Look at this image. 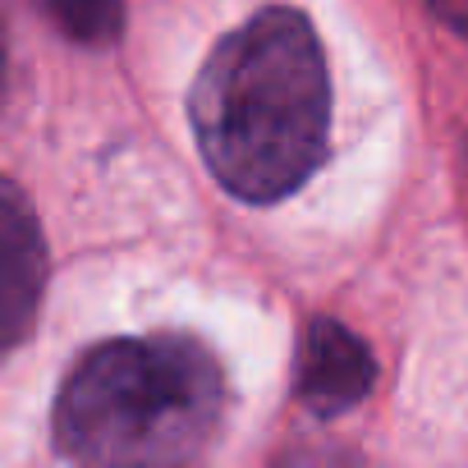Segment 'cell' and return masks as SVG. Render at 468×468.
Returning a JSON list of instances; mask_svg holds the SVG:
<instances>
[{
	"mask_svg": "<svg viewBox=\"0 0 468 468\" xmlns=\"http://www.w3.org/2000/svg\"><path fill=\"white\" fill-rule=\"evenodd\" d=\"M42 10L65 37L83 47H106L124 28V0H42Z\"/></svg>",
	"mask_w": 468,
	"mask_h": 468,
	"instance_id": "cell-5",
	"label": "cell"
},
{
	"mask_svg": "<svg viewBox=\"0 0 468 468\" xmlns=\"http://www.w3.org/2000/svg\"><path fill=\"white\" fill-rule=\"evenodd\" d=\"M427 10H431L450 33H459V37L468 42V0H427Z\"/></svg>",
	"mask_w": 468,
	"mask_h": 468,
	"instance_id": "cell-6",
	"label": "cell"
},
{
	"mask_svg": "<svg viewBox=\"0 0 468 468\" xmlns=\"http://www.w3.org/2000/svg\"><path fill=\"white\" fill-rule=\"evenodd\" d=\"M188 120L216 184L239 202L299 193L331 147V74L303 10L267 5L202 60Z\"/></svg>",
	"mask_w": 468,
	"mask_h": 468,
	"instance_id": "cell-1",
	"label": "cell"
},
{
	"mask_svg": "<svg viewBox=\"0 0 468 468\" xmlns=\"http://www.w3.org/2000/svg\"><path fill=\"white\" fill-rule=\"evenodd\" d=\"M42 294H47L42 225H37L24 188L5 184V193H0V326H5L10 349L33 331Z\"/></svg>",
	"mask_w": 468,
	"mask_h": 468,
	"instance_id": "cell-4",
	"label": "cell"
},
{
	"mask_svg": "<svg viewBox=\"0 0 468 468\" xmlns=\"http://www.w3.org/2000/svg\"><path fill=\"white\" fill-rule=\"evenodd\" d=\"M372 381H377V363H372L367 340H358V335H354L345 322H335V317L308 322L303 345H299L294 390H299V399H303L313 413H322V418L349 413L358 399H367Z\"/></svg>",
	"mask_w": 468,
	"mask_h": 468,
	"instance_id": "cell-3",
	"label": "cell"
},
{
	"mask_svg": "<svg viewBox=\"0 0 468 468\" xmlns=\"http://www.w3.org/2000/svg\"><path fill=\"white\" fill-rule=\"evenodd\" d=\"M229 386L193 335H124L88 349L60 381L51 431L79 468H188L211 445Z\"/></svg>",
	"mask_w": 468,
	"mask_h": 468,
	"instance_id": "cell-2",
	"label": "cell"
}]
</instances>
